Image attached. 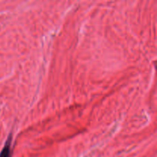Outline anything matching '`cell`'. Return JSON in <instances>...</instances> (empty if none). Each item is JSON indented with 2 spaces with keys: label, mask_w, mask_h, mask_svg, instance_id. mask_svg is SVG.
<instances>
[{
  "label": "cell",
  "mask_w": 157,
  "mask_h": 157,
  "mask_svg": "<svg viewBox=\"0 0 157 157\" xmlns=\"http://www.w3.org/2000/svg\"><path fill=\"white\" fill-rule=\"evenodd\" d=\"M11 143H12V135L9 134L6 144L0 153V157H11Z\"/></svg>",
  "instance_id": "6da1fadb"
}]
</instances>
